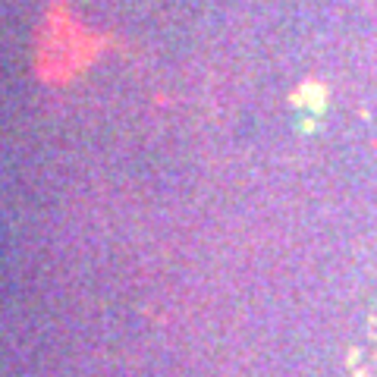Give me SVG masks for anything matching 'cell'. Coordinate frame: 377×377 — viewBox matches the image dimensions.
Masks as SVG:
<instances>
[{"mask_svg":"<svg viewBox=\"0 0 377 377\" xmlns=\"http://www.w3.org/2000/svg\"><path fill=\"white\" fill-rule=\"evenodd\" d=\"M371 339H374V352H377V311H374V321H371Z\"/></svg>","mask_w":377,"mask_h":377,"instance_id":"6da1fadb","label":"cell"}]
</instances>
